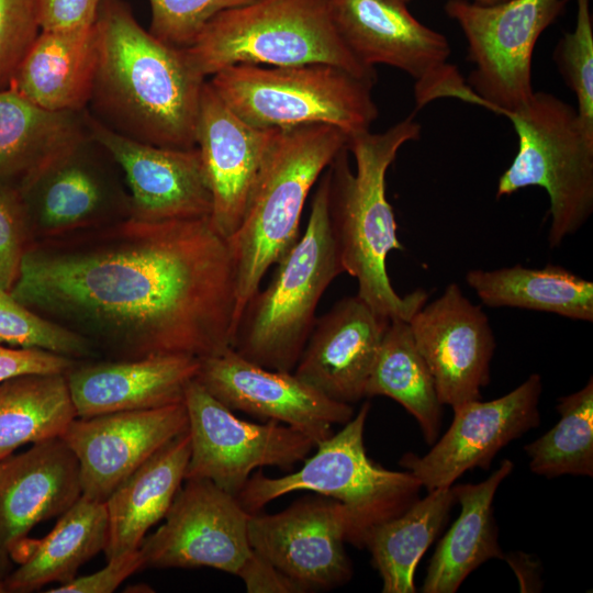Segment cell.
Segmentation results:
<instances>
[{"mask_svg":"<svg viewBox=\"0 0 593 593\" xmlns=\"http://www.w3.org/2000/svg\"><path fill=\"white\" fill-rule=\"evenodd\" d=\"M541 391V378L533 373L501 398L452 407L451 425L430 450L424 456L407 452L400 465L427 491L451 486L474 468L488 470L501 449L539 426Z\"/></svg>","mask_w":593,"mask_h":593,"instance_id":"obj_16","label":"cell"},{"mask_svg":"<svg viewBox=\"0 0 593 593\" xmlns=\"http://www.w3.org/2000/svg\"><path fill=\"white\" fill-rule=\"evenodd\" d=\"M416 347L443 405L480 400L490 382L495 339L485 313L457 283L424 304L409 321Z\"/></svg>","mask_w":593,"mask_h":593,"instance_id":"obj_19","label":"cell"},{"mask_svg":"<svg viewBox=\"0 0 593 593\" xmlns=\"http://www.w3.org/2000/svg\"><path fill=\"white\" fill-rule=\"evenodd\" d=\"M194 379L233 412L288 425L315 445L333 434L334 425L354 416L350 404L323 395L293 372L250 362L232 348L200 359Z\"/></svg>","mask_w":593,"mask_h":593,"instance_id":"obj_17","label":"cell"},{"mask_svg":"<svg viewBox=\"0 0 593 593\" xmlns=\"http://www.w3.org/2000/svg\"><path fill=\"white\" fill-rule=\"evenodd\" d=\"M348 135L327 124L279 128L253 188L244 219L227 238L236 300L233 332L268 269L299 238L306 198ZM233 335V333H232Z\"/></svg>","mask_w":593,"mask_h":593,"instance_id":"obj_4","label":"cell"},{"mask_svg":"<svg viewBox=\"0 0 593 593\" xmlns=\"http://www.w3.org/2000/svg\"><path fill=\"white\" fill-rule=\"evenodd\" d=\"M568 0H506L480 4L448 0L474 65L469 87L481 105L505 115L533 96L532 59L541 33L564 13Z\"/></svg>","mask_w":593,"mask_h":593,"instance_id":"obj_10","label":"cell"},{"mask_svg":"<svg viewBox=\"0 0 593 593\" xmlns=\"http://www.w3.org/2000/svg\"><path fill=\"white\" fill-rule=\"evenodd\" d=\"M94 26L43 31L16 68L9 89L51 111L88 108L97 69Z\"/></svg>","mask_w":593,"mask_h":593,"instance_id":"obj_25","label":"cell"},{"mask_svg":"<svg viewBox=\"0 0 593 593\" xmlns=\"http://www.w3.org/2000/svg\"><path fill=\"white\" fill-rule=\"evenodd\" d=\"M81 493L78 461L61 438L0 460V582L34 526L60 516Z\"/></svg>","mask_w":593,"mask_h":593,"instance_id":"obj_22","label":"cell"},{"mask_svg":"<svg viewBox=\"0 0 593 593\" xmlns=\"http://www.w3.org/2000/svg\"><path fill=\"white\" fill-rule=\"evenodd\" d=\"M77 417L66 373H30L0 383V460L25 444L60 438Z\"/></svg>","mask_w":593,"mask_h":593,"instance_id":"obj_33","label":"cell"},{"mask_svg":"<svg viewBox=\"0 0 593 593\" xmlns=\"http://www.w3.org/2000/svg\"><path fill=\"white\" fill-rule=\"evenodd\" d=\"M85 110L43 109L0 90V187L19 193L52 161L88 136Z\"/></svg>","mask_w":593,"mask_h":593,"instance_id":"obj_28","label":"cell"},{"mask_svg":"<svg viewBox=\"0 0 593 593\" xmlns=\"http://www.w3.org/2000/svg\"><path fill=\"white\" fill-rule=\"evenodd\" d=\"M560 419L524 446L530 470L546 478L593 477V379L579 391L558 399Z\"/></svg>","mask_w":593,"mask_h":593,"instance_id":"obj_34","label":"cell"},{"mask_svg":"<svg viewBox=\"0 0 593 593\" xmlns=\"http://www.w3.org/2000/svg\"><path fill=\"white\" fill-rule=\"evenodd\" d=\"M190 456L188 430L174 438L124 479L105 500L107 560L138 549L150 527L165 518Z\"/></svg>","mask_w":593,"mask_h":593,"instance_id":"obj_26","label":"cell"},{"mask_svg":"<svg viewBox=\"0 0 593 593\" xmlns=\"http://www.w3.org/2000/svg\"><path fill=\"white\" fill-rule=\"evenodd\" d=\"M553 60L575 94V109L585 133L593 138V23L590 0H577L575 26L558 42Z\"/></svg>","mask_w":593,"mask_h":593,"instance_id":"obj_36","label":"cell"},{"mask_svg":"<svg viewBox=\"0 0 593 593\" xmlns=\"http://www.w3.org/2000/svg\"><path fill=\"white\" fill-rule=\"evenodd\" d=\"M370 403L343 428L315 445L296 471L270 478L258 470L236 496L249 514L259 513L273 500L296 491L320 494L339 502L350 521L348 542L363 548L367 532L402 514L423 488L410 471H393L373 462L366 452L363 433Z\"/></svg>","mask_w":593,"mask_h":593,"instance_id":"obj_7","label":"cell"},{"mask_svg":"<svg viewBox=\"0 0 593 593\" xmlns=\"http://www.w3.org/2000/svg\"><path fill=\"white\" fill-rule=\"evenodd\" d=\"M93 26L98 59L87 110L138 142L195 147L206 80L191 66L184 49L144 30L124 0H101Z\"/></svg>","mask_w":593,"mask_h":593,"instance_id":"obj_2","label":"cell"},{"mask_svg":"<svg viewBox=\"0 0 593 593\" xmlns=\"http://www.w3.org/2000/svg\"><path fill=\"white\" fill-rule=\"evenodd\" d=\"M183 402L190 437L184 480H210L237 496L256 468L291 471L315 448L311 438L288 425L237 417L195 379L186 387Z\"/></svg>","mask_w":593,"mask_h":593,"instance_id":"obj_11","label":"cell"},{"mask_svg":"<svg viewBox=\"0 0 593 593\" xmlns=\"http://www.w3.org/2000/svg\"><path fill=\"white\" fill-rule=\"evenodd\" d=\"M41 32L40 0H0V90Z\"/></svg>","mask_w":593,"mask_h":593,"instance_id":"obj_38","label":"cell"},{"mask_svg":"<svg viewBox=\"0 0 593 593\" xmlns=\"http://www.w3.org/2000/svg\"><path fill=\"white\" fill-rule=\"evenodd\" d=\"M456 500L451 486L428 491L402 514L371 527L363 547L382 580L383 593H414L421 558L446 525Z\"/></svg>","mask_w":593,"mask_h":593,"instance_id":"obj_31","label":"cell"},{"mask_svg":"<svg viewBox=\"0 0 593 593\" xmlns=\"http://www.w3.org/2000/svg\"><path fill=\"white\" fill-rule=\"evenodd\" d=\"M405 3H409L411 0H403ZM474 2L477 3H480V4H486V5H490V4H495V3H500V2H504L506 0H473Z\"/></svg>","mask_w":593,"mask_h":593,"instance_id":"obj_44","label":"cell"},{"mask_svg":"<svg viewBox=\"0 0 593 593\" xmlns=\"http://www.w3.org/2000/svg\"><path fill=\"white\" fill-rule=\"evenodd\" d=\"M108 541L105 502L81 494L42 539L27 538L15 562L19 567L0 582V593H30L67 583Z\"/></svg>","mask_w":593,"mask_h":593,"instance_id":"obj_27","label":"cell"},{"mask_svg":"<svg viewBox=\"0 0 593 593\" xmlns=\"http://www.w3.org/2000/svg\"><path fill=\"white\" fill-rule=\"evenodd\" d=\"M209 82L235 114L261 128L327 124L351 136L370 131L378 118L376 81L331 64H239Z\"/></svg>","mask_w":593,"mask_h":593,"instance_id":"obj_8","label":"cell"},{"mask_svg":"<svg viewBox=\"0 0 593 593\" xmlns=\"http://www.w3.org/2000/svg\"><path fill=\"white\" fill-rule=\"evenodd\" d=\"M144 569V558L138 549L108 560L99 571L74 578L71 581L47 590L49 593H111L128 577Z\"/></svg>","mask_w":593,"mask_h":593,"instance_id":"obj_40","label":"cell"},{"mask_svg":"<svg viewBox=\"0 0 593 593\" xmlns=\"http://www.w3.org/2000/svg\"><path fill=\"white\" fill-rule=\"evenodd\" d=\"M390 321L357 294L343 298L316 318L293 373L334 401L351 404L366 398Z\"/></svg>","mask_w":593,"mask_h":593,"instance_id":"obj_23","label":"cell"},{"mask_svg":"<svg viewBox=\"0 0 593 593\" xmlns=\"http://www.w3.org/2000/svg\"><path fill=\"white\" fill-rule=\"evenodd\" d=\"M183 49L204 78L239 64L325 63L377 79L374 68L363 66L340 38L327 0H256L224 10Z\"/></svg>","mask_w":593,"mask_h":593,"instance_id":"obj_6","label":"cell"},{"mask_svg":"<svg viewBox=\"0 0 593 593\" xmlns=\"http://www.w3.org/2000/svg\"><path fill=\"white\" fill-rule=\"evenodd\" d=\"M32 243L26 216L18 191L0 187V289L15 283L24 254Z\"/></svg>","mask_w":593,"mask_h":593,"instance_id":"obj_39","label":"cell"},{"mask_svg":"<svg viewBox=\"0 0 593 593\" xmlns=\"http://www.w3.org/2000/svg\"><path fill=\"white\" fill-rule=\"evenodd\" d=\"M249 516L212 481L187 479L163 525L139 547L144 569L208 567L236 575L251 552Z\"/></svg>","mask_w":593,"mask_h":593,"instance_id":"obj_13","label":"cell"},{"mask_svg":"<svg viewBox=\"0 0 593 593\" xmlns=\"http://www.w3.org/2000/svg\"><path fill=\"white\" fill-rule=\"evenodd\" d=\"M256 0H149V32L179 48L193 44L206 23L220 12Z\"/></svg>","mask_w":593,"mask_h":593,"instance_id":"obj_37","label":"cell"},{"mask_svg":"<svg viewBox=\"0 0 593 593\" xmlns=\"http://www.w3.org/2000/svg\"><path fill=\"white\" fill-rule=\"evenodd\" d=\"M419 137L421 125L411 115L384 132L348 136L347 147L328 166L329 220L344 272L357 280V295L388 320L409 322L428 298L422 289L401 296L387 270L389 253L404 247L385 176L400 148Z\"/></svg>","mask_w":593,"mask_h":593,"instance_id":"obj_3","label":"cell"},{"mask_svg":"<svg viewBox=\"0 0 593 593\" xmlns=\"http://www.w3.org/2000/svg\"><path fill=\"white\" fill-rule=\"evenodd\" d=\"M513 469V461L504 459L484 481L451 485L455 500L461 507L460 515L430 558L423 593H455L481 564L491 559H504L493 500L497 488Z\"/></svg>","mask_w":593,"mask_h":593,"instance_id":"obj_29","label":"cell"},{"mask_svg":"<svg viewBox=\"0 0 593 593\" xmlns=\"http://www.w3.org/2000/svg\"><path fill=\"white\" fill-rule=\"evenodd\" d=\"M79 360L38 348L0 345V383L30 373H66Z\"/></svg>","mask_w":593,"mask_h":593,"instance_id":"obj_41","label":"cell"},{"mask_svg":"<svg viewBox=\"0 0 593 593\" xmlns=\"http://www.w3.org/2000/svg\"><path fill=\"white\" fill-rule=\"evenodd\" d=\"M89 136L120 167L130 193V217L144 222L210 217L212 194L198 147L171 148L126 137L87 109Z\"/></svg>","mask_w":593,"mask_h":593,"instance_id":"obj_18","label":"cell"},{"mask_svg":"<svg viewBox=\"0 0 593 593\" xmlns=\"http://www.w3.org/2000/svg\"><path fill=\"white\" fill-rule=\"evenodd\" d=\"M327 2L337 33L363 66L383 64L416 79L417 105L458 72L447 63L448 40L415 19L403 0Z\"/></svg>","mask_w":593,"mask_h":593,"instance_id":"obj_15","label":"cell"},{"mask_svg":"<svg viewBox=\"0 0 593 593\" xmlns=\"http://www.w3.org/2000/svg\"><path fill=\"white\" fill-rule=\"evenodd\" d=\"M199 367L189 355L79 360L66 379L77 417H91L183 402Z\"/></svg>","mask_w":593,"mask_h":593,"instance_id":"obj_24","label":"cell"},{"mask_svg":"<svg viewBox=\"0 0 593 593\" xmlns=\"http://www.w3.org/2000/svg\"><path fill=\"white\" fill-rule=\"evenodd\" d=\"M466 281L490 307H517L593 322V283L563 267L472 269Z\"/></svg>","mask_w":593,"mask_h":593,"instance_id":"obj_30","label":"cell"},{"mask_svg":"<svg viewBox=\"0 0 593 593\" xmlns=\"http://www.w3.org/2000/svg\"><path fill=\"white\" fill-rule=\"evenodd\" d=\"M251 549L294 582L301 593L346 584L353 564L344 542L350 521L337 501L315 494L296 500L275 514H250Z\"/></svg>","mask_w":593,"mask_h":593,"instance_id":"obj_14","label":"cell"},{"mask_svg":"<svg viewBox=\"0 0 593 593\" xmlns=\"http://www.w3.org/2000/svg\"><path fill=\"white\" fill-rule=\"evenodd\" d=\"M328 167L320 177L306 228L276 264L268 286L250 298L231 348L258 366L293 372L327 287L344 272L328 210Z\"/></svg>","mask_w":593,"mask_h":593,"instance_id":"obj_5","label":"cell"},{"mask_svg":"<svg viewBox=\"0 0 593 593\" xmlns=\"http://www.w3.org/2000/svg\"><path fill=\"white\" fill-rule=\"evenodd\" d=\"M388 396L417 421L433 445L441 427L440 403L433 376L414 342L409 322L391 320L366 385V398Z\"/></svg>","mask_w":593,"mask_h":593,"instance_id":"obj_32","label":"cell"},{"mask_svg":"<svg viewBox=\"0 0 593 593\" xmlns=\"http://www.w3.org/2000/svg\"><path fill=\"white\" fill-rule=\"evenodd\" d=\"M0 343L38 348L76 360L100 359L92 345L75 332L40 315L10 291L0 289Z\"/></svg>","mask_w":593,"mask_h":593,"instance_id":"obj_35","label":"cell"},{"mask_svg":"<svg viewBox=\"0 0 593 593\" xmlns=\"http://www.w3.org/2000/svg\"><path fill=\"white\" fill-rule=\"evenodd\" d=\"M10 293L100 359H202L231 348L235 270L210 217H127L32 242Z\"/></svg>","mask_w":593,"mask_h":593,"instance_id":"obj_1","label":"cell"},{"mask_svg":"<svg viewBox=\"0 0 593 593\" xmlns=\"http://www.w3.org/2000/svg\"><path fill=\"white\" fill-rule=\"evenodd\" d=\"M236 575L248 593H301L294 582L253 549Z\"/></svg>","mask_w":593,"mask_h":593,"instance_id":"obj_43","label":"cell"},{"mask_svg":"<svg viewBox=\"0 0 593 593\" xmlns=\"http://www.w3.org/2000/svg\"><path fill=\"white\" fill-rule=\"evenodd\" d=\"M279 128H261L235 114L209 81L202 88L195 130L212 194L210 222L223 238L239 227L259 169Z\"/></svg>","mask_w":593,"mask_h":593,"instance_id":"obj_21","label":"cell"},{"mask_svg":"<svg viewBox=\"0 0 593 593\" xmlns=\"http://www.w3.org/2000/svg\"><path fill=\"white\" fill-rule=\"evenodd\" d=\"M20 195L32 242L130 217L124 176L89 135L44 168Z\"/></svg>","mask_w":593,"mask_h":593,"instance_id":"obj_12","label":"cell"},{"mask_svg":"<svg viewBox=\"0 0 593 593\" xmlns=\"http://www.w3.org/2000/svg\"><path fill=\"white\" fill-rule=\"evenodd\" d=\"M505 116L513 123L518 150L499 179L496 198L526 187L544 188L550 201L548 242L557 247L593 212V138L577 109L549 92L534 91Z\"/></svg>","mask_w":593,"mask_h":593,"instance_id":"obj_9","label":"cell"},{"mask_svg":"<svg viewBox=\"0 0 593 593\" xmlns=\"http://www.w3.org/2000/svg\"><path fill=\"white\" fill-rule=\"evenodd\" d=\"M101 0H40L43 31H63L93 25Z\"/></svg>","mask_w":593,"mask_h":593,"instance_id":"obj_42","label":"cell"},{"mask_svg":"<svg viewBox=\"0 0 593 593\" xmlns=\"http://www.w3.org/2000/svg\"><path fill=\"white\" fill-rule=\"evenodd\" d=\"M188 430L184 402L76 417L60 437L75 455L83 495L103 501L135 469Z\"/></svg>","mask_w":593,"mask_h":593,"instance_id":"obj_20","label":"cell"}]
</instances>
